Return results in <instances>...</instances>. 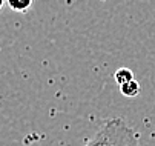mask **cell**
I'll use <instances>...</instances> for the list:
<instances>
[{
    "label": "cell",
    "instance_id": "1",
    "mask_svg": "<svg viewBox=\"0 0 155 146\" xmlns=\"http://www.w3.org/2000/svg\"><path fill=\"white\" fill-rule=\"evenodd\" d=\"M137 143L135 134L121 120H110L86 146H134Z\"/></svg>",
    "mask_w": 155,
    "mask_h": 146
},
{
    "label": "cell",
    "instance_id": "2",
    "mask_svg": "<svg viewBox=\"0 0 155 146\" xmlns=\"http://www.w3.org/2000/svg\"><path fill=\"white\" fill-rule=\"evenodd\" d=\"M140 83L137 80H132L129 83H124L123 86H120V92L124 95V97H129V98H134L140 94Z\"/></svg>",
    "mask_w": 155,
    "mask_h": 146
},
{
    "label": "cell",
    "instance_id": "3",
    "mask_svg": "<svg viewBox=\"0 0 155 146\" xmlns=\"http://www.w3.org/2000/svg\"><path fill=\"white\" fill-rule=\"evenodd\" d=\"M114 78H115V81L118 83L120 86H123L124 83H129L132 80H135L134 78V72H132L129 68H120V69H117L115 74H114Z\"/></svg>",
    "mask_w": 155,
    "mask_h": 146
},
{
    "label": "cell",
    "instance_id": "4",
    "mask_svg": "<svg viewBox=\"0 0 155 146\" xmlns=\"http://www.w3.org/2000/svg\"><path fill=\"white\" fill-rule=\"evenodd\" d=\"M8 6L17 12H26L32 6V0H9Z\"/></svg>",
    "mask_w": 155,
    "mask_h": 146
},
{
    "label": "cell",
    "instance_id": "5",
    "mask_svg": "<svg viewBox=\"0 0 155 146\" xmlns=\"http://www.w3.org/2000/svg\"><path fill=\"white\" fill-rule=\"evenodd\" d=\"M3 5H5V2H3V0H0V9L3 8Z\"/></svg>",
    "mask_w": 155,
    "mask_h": 146
},
{
    "label": "cell",
    "instance_id": "6",
    "mask_svg": "<svg viewBox=\"0 0 155 146\" xmlns=\"http://www.w3.org/2000/svg\"><path fill=\"white\" fill-rule=\"evenodd\" d=\"M134 146H140V144H138V143H137V144H134Z\"/></svg>",
    "mask_w": 155,
    "mask_h": 146
}]
</instances>
